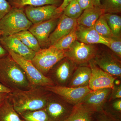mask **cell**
I'll return each instance as SVG.
<instances>
[{
	"label": "cell",
	"instance_id": "cell-32",
	"mask_svg": "<svg viewBox=\"0 0 121 121\" xmlns=\"http://www.w3.org/2000/svg\"><path fill=\"white\" fill-rule=\"evenodd\" d=\"M93 121H121L104 111L95 112L94 116Z\"/></svg>",
	"mask_w": 121,
	"mask_h": 121
},
{
	"label": "cell",
	"instance_id": "cell-17",
	"mask_svg": "<svg viewBox=\"0 0 121 121\" xmlns=\"http://www.w3.org/2000/svg\"><path fill=\"white\" fill-rule=\"evenodd\" d=\"M77 40L88 44H102L108 46V39L98 33L94 26L87 27L77 25L76 27Z\"/></svg>",
	"mask_w": 121,
	"mask_h": 121
},
{
	"label": "cell",
	"instance_id": "cell-24",
	"mask_svg": "<svg viewBox=\"0 0 121 121\" xmlns=\"http://www.w3.org/2000/svg\"><path fill=\"white\" fill-rule=\"evenodd\" d=\"M20 116L22 121H50L45 108L25 112Z\"/></svg>",
	"mask_w": 121,
	"mask_h": 121
},
{
	"label": "cell",
	"instance_id": "cell-3",
	"mask_svg": "<svg viewBox=\"0 0 121 121\" xmlns=\"http://www.w3.org/2000/svg\"><path fill=\"white\" fill-rule=\"evenodd\" d=\"M32 25L26 16L24 8L12 7L0 21V29L2 35H13L28 30Z\"/></svg>",
	"mask_w": 121,
	"mask_h": 121
},
{
	"label": "cell",
	"instance_id": "cell-26",
	"mask_svg": "<svg viewBox=\"0 0 121 121\" xmlns=\"http://www.w3.org/2000/svg\"><path fill=\"white\" fill-rule=\"evenodd\" d=\"M94 27L98 33L104 38L108 39L115 37L106 21L103 14L99 18Z\"/></svg>",
	"mask_w": 121,
	"mask_h": 121
},
{
	"label": "cell",
	"instance_id": "cell-15",
	"mask_svg": "<svg viewBox=\"0 0 121 121\" xmlns=\"http://www.w3.org/2000/svg\"><path fill=\"white\" fill-rule=\"evenodd\" d=\"M0 43L7 50H10L27 60L31 61L36 52L25 45L15 35H1Z\"/></svg>",
	"mask_w": 121,
	"mask_h": 121
},
{
	"label": "cell",
	"instance_id": "cell-33",
	"mask_svg": "<svg viewBox=\"0 0 121 121\" xmlns=\"http://www.w3.org/2000/svg\"><path fill=\"white\" fill-rule=\"evenodd\" d=\"M12 8L7 0H0V21L8 13Z\"/></svg>",
	"mask_w": 121,
	"mask_h": 121
},
{
	"label": "cell",
	"instance_id": "cell-22",
	"mask_svg": "<svg viewBox=\"0 0 121 121\" xmlns=\"http://www.w3.org/2000/svg\"><path fill=\"white\" fill-rule=\"evenodd\" d=\"M0 121H22L8 98L0 103Z\"/></svg>",
	"mask_w": 121,
	"mask_h": 121
},
{
	"label": "cell",
	"instance_id": "cell-28",
	"mask_svg": "<svg viewBox=\"0 0 121 121\" xmlns=\"http://www.w3.org/2000/svg\"><path fill=\"white\" fill-rule=\"evenodd\" d=\"M103 110L115 118L121 120V98L107 102Z\"/></svg>",
	"mask_w": 121,
	"mask_h": 121
},
{
	"label": "cell",
	"instance_id": "cell-4",
	"mask_svg": "<svg viewBox=\"0 0 121 121\" xmlns=\"http://www.w3.org/2000/svg\"><path fill=\"white\" fill-rule=\"evenodd\" d=\"M65 57V51L59 50L51 45L36 52L31 62L41 73L47 76L50 70Z\"/></svg>",
	"mask_w": 121,
	"mask_h": 121
},
{
	"label": "cell",
	"instance_id": "cell-11",
	"mask_svg": "<svg viewBox=\"0 0 121 121\" xmlns=\"http://www.w3.org/2000/svg\"><path fill=\"white\" fill-rule=\"evenodd\" d=\"M58 7L54 5L29 6L25 7L24 10L28 19L33 24H35L60 17L63 13L59 12Z\"/></svg>",
	"mask_w": 121,
	"mask_h": 121
},
{
	"label": "cell",
	"instance_id": "cell-23",
	"mask_svg": "<svg viewBox=\"0 0 121 121\" xmlns=\"http://www.w3.org/2000/svg\"><path fill=\"white\" fill-rule=\"evenodd\" d=\"M103 15L114 36L117 38H121V17L117 14L112 13H104Z\"/></svg>",
	"mask_w": 121,
	"mask_h": 121
},
{
	"label": "cell",
	"instance_id": "cell-1",
	"mask_svg": "<svg viewBox=\"0 0 121 121\" xmlns=\"http://www.w3.org/2000/svg\"><path fill=\"white\" fill-rule=\"evenodd\" d=\"M51 92L44 87H32L27 90H15L9 94L8 99L19 115L45 108Z\"/></svg>",
	"mask_w": 121,
	"mask_h": 121
},
{
	"label": "cell",
	"instance_id": "cell-35",
	"mask_svg": "<svg viewBox=\"0 0 121 121\" xmlns=\"http://www.w3.org/2000/svg\"><path fill=\"white\" fill-rule=\"evenodd\" d=\"M77 1L83 11L94 6L93 0H77Z\"/></svg>",
	"mask_w": 121,
	"mask_h": 121
},
{
	"label": "cell",
	"instance_id": "cell-41",
	"mask_svg": "<svg viewBox=\"0 0 121 121\" xmlns=\"http://www.w3.org/2000/svg\"><path fill=\"white\" fill-rule=\"evenodd\" d=\"M3 33H2V31L0 29V35H2Z\"/></svg>",
	"mask_w": 121,
	"mask_h": 121
},
{
	"label": "cell",
	"instance_id": "cell-20",
	"mask_svg": "<svg viewBox=\"0 0 121 121\" xmlns=\"http://www.w3.org/2000/svg\"><path fill=\"white\" fill-rule=\"evenodd\" d=\"M95 113L79 103L73 106L71 113L65 121H93Z\"/></svg>",
	"mask_w": 121,
	"mask_h": 121
},
{
	"label": "cell",
	"instance_id": "cell-39",
	"mask_svg": "<svg viewBox=\"0 0 121 121\" xmlns=\"http://www.w3.org/2000/svg\"><path fill=\"white\" fill-rule=\"evenodd\" d=\"M8 94L7 93H0V103L8 98Z\"/></svg>",
	"mask_w": 121,
	"mask_h": 121
},
{
	"label": "cell",
	"instance_id": "cell-27",
	"mask_svg": "<svg viewBox=\"0 0 121 121\" xmlns=\"http://www.w3.org/2000/svg\"><path fill=\"white\" fill-rule=\"evenodd\" d=\"M100 3L104 13H121V0H100Z\"/></svg>",
	"mask_w": 121,
	"mask_h": 121
},
{
	"label": "cell",
	"instance_id": "cell-38",
	"mask_svg": "<svg viewBox=\"0 0 121 121\" xmlns=\"http://www.w3.org/2000/svg\"><path fill=\"white\" fill-rule=\"evenodd\" d=\"M2 35H0V38ZM9 54L8 52L3 47L0 43V58L7 56Z\"/></svg>",
	"mask_w": 121,
	"mask_h": 121
},
{
	"label": "cell",
	"instance_id": "cell-7",
	"mask_svg": "<svg viewBox=\"0 0 121 121\" xmlns=\"http://www.w3.org/2000/svg\"><path fill=\"white\" fill-rule=\"evenodd\" d=\"M77 65L67 57H65L50 70L47 76L55 86H67Z\"/></svg>",
	"mask_w": 121,
	"mask_h": 121
},
{
	"label": "cell",
	"instance_id": "cell-29",
	"mask_svg": "<svg viewBox=\"0 0 121 121\" xmlns=\"http://www.w3.org/2000/svg\"><path fill=\"white\" fill-rule=\"evenodd\" d=\"M83 10L77 0H71L63 11V14L72 19L77 20L82 13Z\"/></svg>",
	"mask_w": 121,
	"mask_h": 121
},
{
	"label": "cell",
	"instance_id": "cell-19",
	"mask_svg": "<svg viewBox=\"0 0 121 121\" xmlns=\"http://www.w3.org/2000/svg\"><path fill=\"white\" fill-rule=\"evenodd\" d=\"M104 14L103 10L99 7L94 6L85 9L77 19V24L87 27H93L99 17Z\"/></svg>",
	"mask_w": 121,
	"mask_h": 121
},
{
	"label": "cell",
	"instance_id": "cell-18",
	"mask_svg": "<svg viewBox=\"0 0 121 121\" xmlns=\"http://www.w3.org/2000/svg\"><path fill=\"white\" fill-rule=\"evenodd\" d=\"M91 74V70L89 65L78 66L67 86L74 87L88 86Z\"/></svg>",
	"mask_w": 121,
	"mask_h": 121
},
{
	"label": "cell",
	"instance_id": "cell-30",
	"mask_svg": "<svg viewBox=\"0 0 121 121\" xmlns=\"http://www.w3.org/2000/svg\"><path fill=\"white\" fill-rule=\"evenodd\" d=\"M31 47V49L36 52L41 49L39 42L35 36L28 30L21 32Z\"/></svg>",
	"mask_w": 121,
	"mask_h": 121
},
{
	"label": "cell",
	"instance_id": "cell-31",
	"mask_svg": "<svg viewBox=\"0 0 121 121\" xmlns=\"http://www.w3.org/2000/svg\"><path fill=\"white\" fill-rule=\"evenodd\" d=\"M108 45L107 47L111 51L121 59V38L114 37L108 39Z\"/></svg>",
	"mask_w": 121,
	"mask_h": 121
},
{
	"label": "cell",
	"instance_id": "cell-10",
	"mask_svg": "<svg viewBox=\"0 0 121 121\" xmlns=\"http://www.w3.org/2000/svg\"><path fill=\"white\" fill-rule=\"evenodd\" d=\"M95 64L104 71L116 78H121V62L112 52H98L93 59Z\"/></svg>",
	"mask_w": 121,
	"mask_h": 121
},
{
	"label": "cell",
	"instance_id": "cell-34",
	"mask_svg": "<svg viewBox=\"0 0 121 121\" xmlns=\"http://www.w3.org/2000/svg\"><path fill=\"white\" fill-rule=\"evenodd\" d=\"M120 98H121V84H117L114 83L113 87L112 89L108 101Z\"/></svg>",
	"mask_w": 121,
	"mask_h": 121
},
{
	"label": "cell",
	"instance_id": "cell-25",
	"mask_svg": "<svg viewBox=\"0 0 121 121\" xmlns=\"http://www.w3.org/2000/svg\"><path fill=\"white\" fill-rule=\"evenodd\" d=\"M76 26L68 35L61 38L52 45L59 50L64 51L68 50L72 44L77 40L76 32Z\"/></svg>",
	"mask_w": 121,
	"mask_h": 121
},
{
	"label": "cell",
	"instance_id": "cell-37",
	"mask_svg": "<svg viewBox=\"0 0 121 121\" xmlns=\"http://www.w3.org/2000/svg\"><path fill=\"white\" fill-rule=\"evenodd\" d=\"M12 90L9 89L0 83V93L9 94L12 91Z\"/></svg>",
	"mask_w": 121,
	"mask_h": 121
},
{
	"label": "cell",
	"instance_id": "cell-6",
	"mask_svg": "<svg viewBox=\"0 0 121 121\" xmlns=\"http://www.w3.org/2000/svg\"><path fill=\"white\" fill-rule=\"evenodd\" d=\"M98 51L97 48L93 44H86L76 40L65 50V57L78 65H86L94 59Z\"/></svg>",
	"mask_w": 121,
	"mask_h": 121
},
{
	"label": "cell",
	"instance_id": "cell-2",
	"mask_svg": "<svg viewBox=\"0 0 121 121\" xmlns=\"http://www.w3.org/2000/svg\"><path fill=\"white\" fill-rule=\"evenodd\" d=\"M0 83L12 91L31 88L23 70L9 54L0 58Z\"/></svg>",
	"mask_w": 121,
	"mask_h": 121
},
{
	"label": "cell",
	"instance_id": "cell-12",
	"mask_svg": "<svg viewBox=\"0 0 121 121\" xmlns=\"http://www.w3.org/2000/svg\"><path fill=\"white\" fill-rule=\"evenodd\" d=\"M88 65L91 70V74L88 86L91 91L104 88L112 89L117 78L100 69L93 59Z\"/></svg>",
	"mask_w": 121,
	"mask_h": 121
},
{
	"label": "cell",
	"instance_id": "cell-9",
	"mask_svg": "<svg viewBox=\"0 0 121 121\" xmlns=\"http://www.w3.org/2000/svg\"><path fill=\"white\" fill-rule=\"evenodd\" d=\"M44 87L46 90L56 95L73 106L80 103L86 95L91 91L89 86L74 87L55 85Z\"/></svg>",
	"mask_w": 121,
	"mask_h": 121
},
{
	"label": "cell",
	"instance_id": "cell-8",
	"mask_svg": "<svg viewBox=\"0 0 121 121\" xmlns=\"http://www.w3.org/2000/svg\"><path fill=\"white\" fill-rule=\"evenodd\" d=\"M73 106L51 93L44 108L50 121H65L71 113Z\"/></svg>",
	"mask_w": 121,
	"mask_h": 121
},
{
	"label": "cell",
	"instance_id": "cell-14",
	"mask_svg": "<svg viewBox=\"0 0 121 121\" xmlns=\"http://www.w3.org/2000/svg\"><path fill=\"white\" fill-rule=\"evenodd\" d=\"M112 89L104 88L91 91L79 103L95 112L103 110L108 101Z\"/></svg>",
	"mask_w": 121,
	"mask_h": 121
},
{
	"label": "cell",
	"instance_id": "cell-21",
	"mask_svg": "<svg viewBox=\"0 0 121 121\" xmlns=\"http://www.w3.org/2000/svg\"><path fill=\"white\" fill-rule=\"evenodd\" d=\"M13 8H24L27 6L39 7L47 5H54L58 7L62 0H7Z\"/></svg>",
	"mask_w": 121,
	"mask_h": 121
},
{
	"label": "cell",
	"instance_id": "cell-13",
	"mask_svg": "<svg viewBox=\"0 0 121 121\" xmlns=\"http://www.w3.org/2000/svg\"><path fill=\"white\" fill-rule=\"evenodd\" d=\"M60 17L33 24L29 29V31L37 39L41 48H46L50 47V35L56 27Z\"/></svg>",
	"mask_w": 121,
	"mask_h": 121
},
{
	"label": "cell",
	"instance_id": "cell-40",
	"mask_svg": "<svg viewBox=\"0 0 121 121\" xmlns=\"http://www.w3.org/2000/svg\"><path fill=\"white\" fill-rule=\"evenodd\" d=\"M93 5L95 7H97L101 8L100 0H93Z\"/></svg>",
	"mask_w": 121,
	"mask_h": 121
},
{
	"label": "cell",
	"instance_id": "cell-5",
	"mask_svg": "<svg viewBox=\"0 0 121 121\" xmlns=\"http://www.w3.org/2000/svg\"><path fill=\"white\" fill-rule=\"evenodd\" d=\"M7 51L23 70L31 88L55 86L52 80L41 73L31 61L25 59L10 50Z\"/></svg>",
	"mask_w": 121,
	"mask_h": 121
},
{
	"label": "cell",
	"instance_id": "cell-36",
	"mask_svg": "<svg viewBox=\"0 0 121 121\" xmlns=\"http://www.w3.org/2000/svg\"><path fill=\"white\" fill-rule=\"evenodd\" d=\"M71 0H63L61 5L58 7V9L60 13H63V11L65 7L67 6Z\"/></svg>",
	"mask_w": 121,
	"mask_h": 121
},
{
	"label": "cell",
	"instance_id": "cell-16",
	"mask_svg": "<svg viewBox=\"0 0 121 121\" xmlns=\"http://www.w3.org/2000/svg\"><path fill=\"white\" fill-rule=\"evenodd\" d=\"M77 20L62 14L56 27L49 37L50 46L55 44L62 37L68 35L77 26Z\"/></svg>",
	"mask_w": 121,
	"mask_h": 121
}]
</instances>
